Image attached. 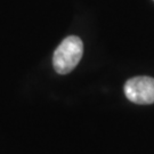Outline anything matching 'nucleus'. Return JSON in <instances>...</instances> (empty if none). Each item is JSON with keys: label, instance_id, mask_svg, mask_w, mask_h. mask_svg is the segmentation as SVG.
Returning <instances> with one entry per match:
<instances>
[{"label": "nucleus", "instance_id": "1", "mask_svg": "<svg viewBox=\"0 0 154 154\" xmlns=\"http://www.w3.org/2000/svg\"><path fill=\"white\" fill-rule=\"evenodd\" d=\"M83 55V42L77 35H70L56 48L53 65L58 74H69L78 66Z\"/></svg>", "mask_w": 154, "mask_h": 154}, {"label": "nucleus", "instance_id": "2", "mask_svg": "<svg viewBox=\"0 0 154 154\" xmlns=\"http://www.w3.org/2000/svg\"><path fill=\"white\" fill-rule=\"evenodd\" d=\"M125 95L135 104H153L154 79L151 77H135L129 79L125 85Z\"/></svg>", "mask_w": 154, "mask_h": 154}]
</instances>
